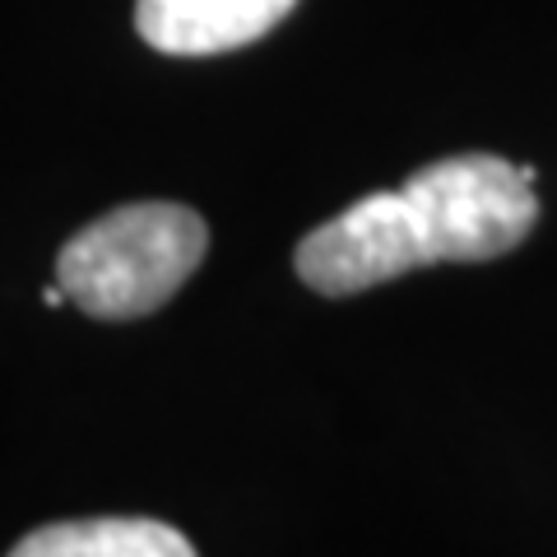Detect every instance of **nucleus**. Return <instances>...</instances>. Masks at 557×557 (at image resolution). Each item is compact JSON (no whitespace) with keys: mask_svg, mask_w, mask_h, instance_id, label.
Returning <instances> with one entry per match:
<instances>
[{"mask_svg":"<svg viewBox=\"0 0 557 557\" xmlns=\"http://www.w3.org/2000/svg\"><path fill=\"white\" fill-rule=\"evenodd\" d=\"M42 302H47V307H61V302H70V298H65L61 284H47V288H42Z\"/></svg>","mask_w":557,"mask_h":557,"instance_id":"obj_5","label":"nucleus"},{"mask_svg":"<svg viewBox=\"0 0 557 557\" xmlns=\"http://www.w3.org/2000/svg\"><path fill=\"white\" fill-rule=\"evenodd\" d=\"M209 251V228L190 205L139 200L79 228L57 256V284L84 317L135 321L159 311Z\"/></svg>","mask_w":557,"mask_h":557,"instance_id":"obj_2","label":"nucleus"},{"mask_svg":"<svg viewBox=\"0 0 557 557\" xmlns=\"http://www.w3.org/2000/svg\"><path fill=\"white\" fill-rule=\"evenodd\" d=\"M534 223V168L497 153H456L418 168L399 190H372L339 209L298 242L293 265L307 288L348 298L418 265L507 256Z\"/></svg>","mask_w":557,"mask_h":557,"instance_id":"obj_1","label":"nucleus"},{"mask_svg":"<svg viewBox=\"0 0 557 557\" xmlns=\"http://www.w3.org/2000/svg\"><path fill=\"white\" fill-rule=\"evenodd\" d=\"M298 0H135V28L168 57H219L288 20Z\"/></svg>","mask_w":557,"mask_h":557,"instance_id":"obj_3","label":"nucleus"},{"mask_svg":"<svg viewBox=\"0 0 557 557\" xmlns=\"http://www.w3.org/2000/svg\"><path fill=\"white\" fill-rule=\"evenodd\" d=\"M10 557H196L182 530L145 516L61 520L24 534Z\"/></svg>","mask_w":557,"mask_h":557,"instance_id":"obj_4","label":"nucleus"}]
</instances>
